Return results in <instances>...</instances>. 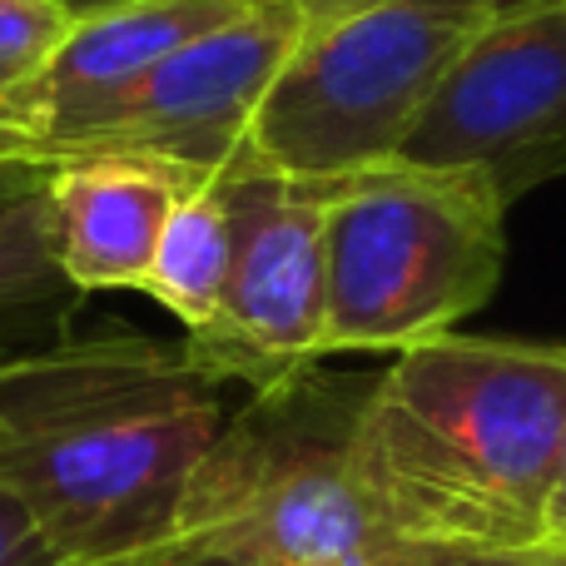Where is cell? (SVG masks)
Wrapping results in <instances>:
<instances>
[{
    "label": "cell",
    "instance_id": "4",
    "mask_svg": "<svg viewBox=\"0 0 566 566\" xmlns=\"http://www.w3.org/2000/svg\"><path fill=\"white\" fill-rule=\"evenodd\" d=\"M507 209L478 169L388 159L328 179V358L448 338L497 289Z\"/></svg>",
    "mask_w": 566,
    "mask_h": 566
},
{
    "label": "cell",
    "instance_id": "7",
    "mask_svg": "<svg viewBox=\"0 0 566 566\" xmlns=\"http://www.w3.org/2000/svg\"><path fill=\"white\" fill-rule=\"evenodd\" d=\"M308 20L279 0H254L165 55L109 99L60 119L45 155L65 149H145L195 175H224L249 145L254 115Z\"/></svg>",
    "mask_w": 566,
    "mask_h": 566
},
{
    "label": "cell",
    "instance_id": "11",
    "mask_svg": "<svg viewBox=\"0 0 566 566\" xmlns=\"http://www.w3.org/2000/svg\"><path fill=\"white\" fill-rule=\"evenodd\" d=\"M229 259H234V224H229L224 175H209L189 185V195L175 205L155 269L139 293H149L165 313H175L185 333H205L224 303Z\"/></svg>",
    "mask_w": 566,
    "mask_h": 566
},
{
    "label": "cell",
    "instance_id": "1",
    "mask_svg": "<svg viewBox=\"0 0 566 566\" xmlns=\"http://www.w3.org/2000/svg\"><path fill=\"white\" fill-rule=\"evenodd\" d=\"M224 398L229 382L189 343L50 338L0 368V478L65 566L139 557L175 542Z\"/></svg>",
    "mask_w": 566,
    "mask_h": 566
},
{
    "label": "cell",
    "instance_id": "12",
    "mask_svg": "<svg viewBox=\"0 0 566 566\" xmlns=\"http://www.w3.org/2000/svg\"><path fill=\"white\" fill-rule=\"evenodd\" d=\"M70 303L75 293L50 264L40 195L0 205V363L60 338L55 318H65Z\"/></svg>",
    "mask_w": 566,
    "mask_h": 566
},
{
    "label": "cell",
    "instance_id": "19",
    "mask_svg": "<svg viewBox=\"0 0 566 566\" xmlns=\"http://www.w3.org/2000/svg\"><path fill=\"white\" fill-rule=\"evenodd\" d=\"M0 155L6 159H50L45 149L35 145V139L25 135V129L10 119V105H6V95H0Z\"/></svg>",
    "mask_w": 566,
    "mask_h": 566
},
{
    "label": "cell",
    "instance_id": "2",
    "mask_svg": "<svg viewBox=\"0 0 566 566\" xmlns=\"http://www.w3.org/2000/svg\"><path fill=\"white\" fill-rule=\"evenodd\" d=\"M566 452V348L448 338L392 353L358 418V472L402 547L532 557Z\"/></svg>",
    "mask_w": 566,
    "mask_h": 566
},
{
    "label": "cell",
    "instance_id": "3",
    "mask_svg": "<svg viewBox=\"0 0 566 566\" xmlns=\"http://www.w3.org/2000/svg\"><path fill=\"white\" fill-rule=\"evenodd\" d=\"M373 378L323 363L229 408L179 497L175 542L239 566H398L358 472V418Z\"/></svg>",
    "mask_w": 566,
    "mask_h": 566
},
{
    "label": "cell",
    "instance_id": "8",
    "mask_svg": "<svg viewBox=\"0 0 566 566\" xmlns=\"http://www.w3.org/2000/svg\"><path fill=\"white\" fill-rule=\"evenodd\" d=\"M392 159L478 169L497 195L566 175V0H507Z\"/></svg>",
    "mask_w": 566,
    "mask_h": 566
},
{
    "label": "cell",
    "instance_id": "18",
    "mask_svg": "<svg viewBox=\"0 0 566 566\" xmlns=\"http://www.w3.org/2000/svg\"><path fill=\"white\" fill-rule=\"evenodd\" d=\"M398 566H532V557H478V552H428V547H408Z\"/></svg>",
    "mask_w": 566,
    "mask_h": 566
},
{
    "label": "cell",
    "instance_id": "15",
    "mask_svg": "<svg viewBox=\"0 0 566 566\" xmlns=\"http://www.w3.org/2000/svg\"><path fill=\"white\" fill-rule=\"evenodd\" d=\"M537 562H566V452H562L557 482H552L547 517H542V552H537Z\"/></svg>",
    "mask_w": 566,
    "mask_h": 566
},
{
    "label": "cell",
    "instance_id": "22",
    "mask_svg": "<svg viewBox=\"0 0 566 566\" xmlns=\"http://www.w3.org/2000/svg\"><path fill=\"white\" fill-rule=\"evenodd\" d=\"M532 566H566V562H532Z\"/></svg>",
    "mask_w": 566,
    "mask_h": 566
},
{
    "label": "cell",
    "instance_id": "21",
    "mask_svg": "<svg viewBox=\"0 0 566 566\" xmlns=\"http://www.w3.org/2000/svg\"><path fill=\"white\" fill-rule=\"evenodd\" d=\"M65 6L75 10L80 20H85V15H99V10H109V6H125V0H65Z\"/></svg>",
    "mask_w": 566,
    "mask_h": 566
},
{
    "label": "cell",
    "instance_id": "9",
    "mask_svg": "<svg viewBox=\"0 0 566 566\" xmlns=\"http://www.w3.org/2000/svg\"><path fill=\"white\" fill-rule=\"evenodd\" d=\"M209 175L145 149H65L50 155L40 189L50 264L75 293L145 289L175 205Z\"/></svg>",
    "mask_w": 566,
    "mask_h": 566
},
{
    "label": "cell",
    "instance_id": "23",
    "mask_svg": "<svg viewBox=\"0 0 566 566\" xmlns=\"http://www.w3.org/2000/svg\"><path fill=\"white\" fill-rule=\"evenodd\" d=\"M0 368H6V363H0Z\"/></svg>",
    "mask_w": 566,
    "mask_h": 566
},
{
    "label": "cell",
    "instance_id": "16",
    "mask_svg": "<svg viewBox=\"0 0 566 566\" xmlns=\"http://www.w3.org/2000/svg\"><path fill=\"white\" fill-rule=\"evenodd\" d=\"M50 159H6L0 155V205H15V199H30L45 189Z\"/></svg>",
    "mask_w": 566,
    "mask_h": 566
},
{
    "label": "cell",
    "instance_id": "20",
    "mask_svg": "<svg viewBox=\"0 0 566 566\" xmlns=\"http://www.w3.org/2000/svg\"><path fill=\"white\" fill-rule=\"evenodd\" d=\"M279 6H289V10H298L308 25H318V20H333V15H343V10H358V6H373V0H279Z\"/></svg>",
    "mask_w": 566,
    "mask_h": 566
},
{
    "label": "cell",
    "instance_id": "14",
    "mask_svg": "<svg viewBox=\"0 0 566 566\" xmlns=\"http://www.w3.org/2000/svg\"><path fill=\"white\" fill-rule=\"evenodd\" d=\"M0 566H65L25 502L6 488V478H0Z\"/></svg>",
    "mask_w": 566,
    "mask_h": 566
},
{
    "label": "cell",
    "instance_id": "10",
    "mask_svg": "<svg viewBox=\"0 0 566 566\" xmlns=\"http://www.w3.org/2000/svg\"><path fill=\"white\" fill-rule=\"evenodd\" d=\"M244 6L254 0H125V6L75 20L60 55L25 90L10 95V119L45 149V135L60 119L109 99L129 80L155 70L165 55H175L179 45L239 15Z\"/></svg>",
    "mask_w": 566,
    "mask_h": 566
},
{
    "label": "cell",
    "instance_id": "6",
    "mask_svg": "<svg viewBox=\"0 0 566 566\" xmlns=\"http://www.w3.org/2000/svg\"><path fill=\"white\" fill-rule=\"evenodd\" d=\"M234 259L219 318L185 343L249 392L328 358V185L239 155L224 169Z\"/></svg>",
    "mask_w": 566,
    "mask_h": 566
},
{
    "label": "cell",
    "instance_id": "13",
    "mask_svg": "<svg viewBox=\"0 0 566 566\" xmlns=\"http://www.w3.org/2000/svg\"><path fill=\"white\" fill-rule=\"evenodd\" d=\"M75 20L80 15L65 0H0V95L6 105L60 55Z\"/></svg>",
    "mask_w": 566,
    "mask_h": 566
},
{
    "label": "cell",
    "instance_id": "17",
    "mask_svg": "<svg viewBox=\"0 0 566 566\" xmlns=\"http://www.w3.org/2000/svg\"><path fill=\"white\" fill-rule=\"evenodd\" d=\"M99 566H239L219 552H205V547H185V542H165L155 552H139V557H119V562H99Z\"/></svg>",
    "mask_w": 566,
    "mask_h": 566
},
{
    "label": "cell",
    "instance_id": "5",
    "mask_svg": "<svg viewBox=\"0 0 566 566\" xmlns=\"http://www.w3.org/2000/svg\"><path fill=\"white\" fill-rule=\"evenodd\" d=\"M507 0H373L298 35L254 115L244 155L289 179L388 165Z\"/></svg>",
    "mask_w": 566,
    "mask_h": 566
}]
</instances>
